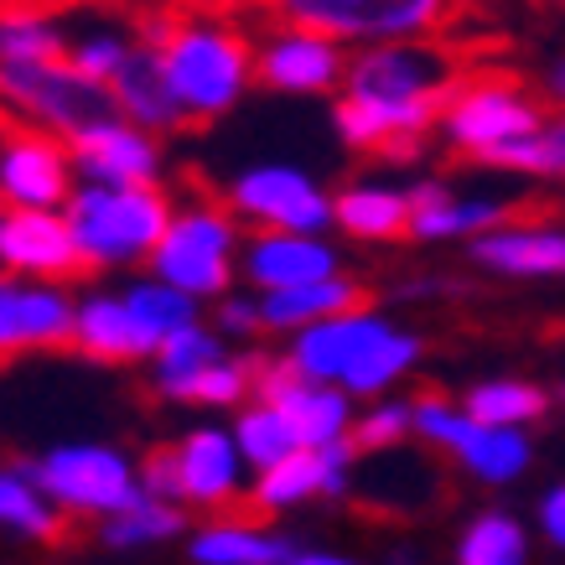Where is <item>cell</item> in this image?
<instances>
[{
    "mask_svg": "<svg viewBox=\"0 0 565 565\" xmlns=\"http://www.w3.org/2000/svg\"><path fill=\"white\" fill-rule=\"evenodd\" d=\"M0 530L21 534V540H42L57 545L68 534V514L47 498V488L32 472H6L0 467Z\"/></svg>",
    "mask_w": 565,
    "mask_h": 565,
    "instance_id": "484cf974",
    "label": "cell"
},
{
    "mask_svg": "<svg viewBox=\"0 0 565 565\" xmlns=\"http://www.w3.org/2000/svg\"><path fill=\"white\" fill-rule=\"evenodd\" d=\"M136 47V26L125 32V26H94V32L84 36H68V63L84 78H94V84H109L115 73H120L125 52Z\"/></svg>",
    "mask_w": 565,
    "mask_h": 565,
    "instance_id": "d590c367",
    "label": "cell"
},
{
    "mask_svg": "<svg viewBox=\"0 0 565 565\" xmlns=\"http://www.w3.org/2000/svg\"><path fill=\"white\" fill-rule=\"evenodd\" d=\"M223 203L234 207V218L255 228H327L332 223V198L311 182L301 167H249L228 182Z\"/></svg>",
    "mask_w": 565,
    "mask_h": 565,
    "instance_id": "4fadbf2b",
    "label": "cell"
},
{
    "mask_svg": "<svg viewBox=\"0 0 565 565\" xmlns=\"http://www.w3.org/2000/svg\"><path fill=\"white\" fill-rule=\"evenodd\" d=\"M63 213L88 270H120L151 259L177 207L156 182H78Z\"/></svg>",
    "mask_w": 565,
    "mask_h": 565,
    "instance_id": "3957f363",
    "label": "cell"
},
{
    "mask_svg": "<svg viewBox=\"0 0 565 565\" xmlns=\"http://www.w3.org/2000/svg\"><path fill=\"white\" fill-rule=\"evenodd\" d=\"M332 223L353 234L363 244H390V239H411V192L394 188H374V182H359V188H343L332 198Z\"/></svg>",
    "mask_w": 565,
    "mask_h": 565,
    "instance_id": "d4e9b609",
    "label": "cell"
},
{
    "mask_svg": "<svg viewBox=\"0 0 565 565\" xmlns=\"http://www.w3.org/2000/svg\"><path fill=\"white\" fill-rule=\"evenodd\" d=\"M550 99H555V104H565V63H561V68H555V73H550Z\"/></svg>",
    "mask_w": 565,
    "mask_h": 565,
    "instance_id": "b9f144b4",
    "label": "cell"
},
{
    "mask_svg": "<svg viewBox=\"0 0 565 565\" xmlns=\"http://www.w3.org/2000/svg\"><path fill=\"white\" fill-rule=\"evenodd\" d=\"M0 270L26 280H73L88 270L63 207H6L0 218Z\"/></svg>",
    "mask_w": 565,
    "mask_h": 565,
    "instance_id": "5bb4252c",
    "label": "cell"
},
{
    "mask_svg": "<svg viewBox=\"0 0 565 565\" xmlns=\"http://www.w3.org/2000/svg\"><path fill=\"white\" fill-rule=\"evenodd\" d=\"M239 259L255 291H286V286L338 275V249L307 234V228H259L255 239L244 244Z\"/></svg>",
    "mask_w": 565,
    "mask_h": 565,
    "instance_id": "d6986e66",
    "label": "cell"
},
{
    "mask_svg": "<svg viewBox=\"0 0 565 565\" xmlns=\"http://www.w3.org/2000/svg\"><path fill=\"white\" fill-rule=\"evenodd\" d=\"M348 52L338 36L270 17V32L255 36V84L275 94H332L343 88Z\"/></svg>",
    "mask_w": 565,
    "mask_h": 565,
    "instance_id": "8fae6325",
    "label": "cell"
},
{
    "mask_svg": "<svg viewBox=\"0 0 565 565\" xmlns=\"http://www.w3.org/2000/svg\"><path fill=\"white\" fill-rule=\"evenodd\" d=\"M467 11H478V0H270V17L338 36L343 47L446 36Z\"/></svg>",
    "mask_w": 565,
    "mask_h": 565,
    "instance_id": "5b68a950",
    "label": "cell"
},
{
    "mask_svg": "<svg viewBox=\"0 0 565 565\" xmlns=\"http://www.w3.org/2000/svg\"><path fill=\"white\" fill-rule=\"evenodd\" d=\"M441 140L451 146L457 161L482 167L498 146H509L519 136L545 130V99H534V88L519 73H488L472 68L457 84L451 104L441 109Z\"/></svg>",
    "mask_w": 565,
    "mask_h": 565,
    "instance_id": "277c9868",
    "label": "cell"
},
{
    "mask_svg": "<svg viewBox=\"0 0 565 565\" xmlns=\"http://www.w3.org/2000/svg\"><path fill=\"white\" fill-rule=\"evenodd\" d=\"M540 519H545V534H550V540H555V545L565 550V488H555V493L545 498Z\"/></svg>",
    "mask_w": 565,
    "mask_h": 565,
    "instance_id": "ab89813d",
    "label": "cell"
},
{
    "mask_svg": "<svg viewBox=\"0 0 565 565\" xmlns=\"http://www.w3.org/2000/svg\"><path fill=\"white\" fill-rule=\"evenodd\" d=\"M26 472L47 488V498L68 519H94V524L130 509L146 493L140 462H130L115 446H57L42 462L26 467Z\"/></svg>",
    "mask_w": 565,
    "mask_h": 565,
    "instance_id": "9c48e42d",
    "label": "cell"
},
{
    "mask_svg": "<svg viewBox=\"0 0 565 565\" xmlns=\"http://www.w3.org/2000/svg\"><path fill=\"white\" fill-rule=\"evenodd\" d=\"M188 555L198 565H343V555L311 550L286 534H265L249 519H218L192 534Z\"/></svg>",
    "mask_w": 565,
    "mask_h": 565,
    "instance_id": "ffe728a7",
    "label": "cell"
},
{
    "mask_svg": "<svg viewBox=\"0 0 565 565\" xmlns=\"http://www.w3.org/2000/svg\"><path fill=\"white\" fill-rule=\"evenodd\" d=\"M182 11H213V17H239V11H270V0H172Z\"/></svg>",
    "mask_w": 565,
    "mask_h": 565,
    "instance_id": "f35d334b",
    "label": "cell"
},
{
    "mask_svg": "<svg viewBox=\"0 0 565 565\" xmlns=\"http://www.w3.org/2000/svg\"><path fill=\"white\" fill-rule=\"evenodd\" d=\"M109 99L120 109L125 120L146 125L156 136H172V130H188V115H182V104H177L172 84H167V68H161V57L146 36H136V47L125 52L120 73L109 78Z\"/></svg>",
    "mask_w": 565,
    "mask_h": 565,
    "instance_id": "44dd1931",
    "label": "cell"
},
{
    "mask_svg": "<svg viewBox=\"0 0 565 565\" xmlns=\"http://www.w3.org/2000/svg\"><path fill=\"white\" fill-rule=\"evenodd\" d=\"M384 332H390L384 317H374V311H363V307H348V311H332V317H317V322H307L301 332H291L286 359L307 379L343 384V374L359 363V353L374 343V338H384Z\"/></svg>",
    "mask_w": 565,
    "mask_h": 565,
    "instance_id": "ac0fdd59",
    "label": "cell"
},
{
    "mask_svg": "<svg viewBox=\"0 0 565 565\" xmlns=\"http://www.w3.org/2000/svg\"><path fill=\"white\" fill-rule=\"evenodd\" d=\"M140 482L146 493L188 503V509H228L244 493V451L234 430L198 426L182 441L156 446L140 462Z\"/></svg>",
    "mask_w": 565,
    "mask_h": 565,
    "instance_id": "52a82bcc",
    "label": "cell"
},
{
    "mask_svg": "<svg viewBox=\"0 0 565 565\" xmlns=\"http://www.w3.org/2000/svg\"><path fill=\"white\" fill-rule=\"evenodd\" d=\"M234 441H239V451H244V467L259 472V467L291 457L296 446H301V436H296V426L286 420L280 405H270V399L255 394V405H244L239 420H234Z\"/></svg>",
    "mask_w": 565,
    "mask_h": 565,
    "instance_id": "4dcf8cb0",
    "label": "cell"
},
{
    "mask_svg": "<svg viewBox=\"0 0 565 565\" xmlns=\"http://www.w3.org/2000/svg\"><path fill=\"white\" fill-rule=\"evenodd\" d=\"M125 301H130V311H136L140 332L151 338V353L167 343L172 332H182L188 322H198V296L167 286L161 275H151V280H136V286L125 291Z\"/></svg>",
    "mask_w": 565,
    "mask_h": 565,
    "instance_id": "1f68e13d",
    "label": "cell"
},
{
    "mask_svg": "<svg viewBox=\"0 0 565 565\" xmlns=\"http://www.w3.org/2000/svg\"><path fill=\"white\" fill-rule=\"evenodd\" d=\"M73 151L63 136L36 125H6L0 130V198L6 207H63L73 198Z\"/></svg>",
    "mask_w": 565,
    "mask_h": 565,
    "instance_id": "7c38bea8",
    "label": "cell"
},
{
    "mask_svg": "<svg viewBox=\"0 0 565 565\" xmlns=\"http://www.w3.org/2000/svg\"><path fill=\"white\" fill-rule=\"evenodd\" d=\"M136 36L156 47L188 125H213L255 84V36L239 32L228 17L182 11L172 0H161L136 17Z\"/></svg>",
    "mask_w": 565,
    "mask_h": 565,
    "instance_id": "7a4b0ae2",
    "label": "cell"
},
{
    "mask_svg": "<svg viewBox=\"0 0 565 565\" xmlns=\"http://www.w3.org/2000/svg\"><path fill=\"white\" fill-rule=\"evenodd\" d=\"M223 332L218 327H203V322H188L182 332H172L167 343L151 353V379H156V394H167L172 384H182L188 374H198L203 363L223 359Z\"/></svg>",
    "mask_w": 565,
    "mask_h": 565,
    "instance_id": "d6a6232c",
    "label": "cell"
},
{
    "mask_svg": "<svg viewBox=\"0 0 565 565\" xmlns=\"http://www.w3.org/2000/svg\"><path fill=\"white\" fill-rule=\"evenodd\" d=\"M353 457H359L353 436H338V441H322V446H296L291 457L259 467L249 498H255L259 514H280V509H296L307 498H338L348 493Z\"/></svg>",
    "mask_w": 565,
    "mask_h": 565,
    "instance_id": "2e32d148",
    "label": "cell"
},
{
    "mask_svg": "<svg viewBox=\"0 0 565 565\" xmlns=\"http://www.w3.org/2000/svg\"><path fill=\"white\" fill-rule=\"evenodd\" d=\"M52 57H68L63 21L36 6H0V68L52 63Z\"/></svg>",
    "mask_w": 565,
    "mask_h": 565,
    "instance_id": "83f0119b",
    "label": "cell"
},
{
    "mask_svg": "<svg viewBox=\"0 0 565 565\" xmlns=\"http://www.w3.org/2000/svg\"><path fill=\"white\" fill-rule=\"evenodd\" d=\"M545 6H565V0H545Z\"/></svg>",
    "mask_w": 565,
    "mask_h": 565,
    "instance_id": "ee69618b",
    "label": "cell"
},
{
    "mask_svg": "<svg viewBox=\"0 0 565 565\" xmlns=\"http://www.w3.org/2000/svg\"><path fill=\"white\" fill-rule=\"evenodd\" d=\"M68 151H73V167H78L84 182H156V177H161L156 130L125 120L120 109L78 125L68 136Z\"/></svg>",
    "mask_w": 565,
    "mask_h": 565,
    "instance_id": "9a60e30c",
    "label": "cell"
},
{
    "mask_svg": "<svg viewBox=\"0 0 565 565\" xmlns=\"http://www.w3.org/2000/svg\"><path fill=\"white\" fill-rule=\"evenodd\" d=\"M182 530H188V503H172V498L156 493H140L130 509L99 519V540L109 550H151L177 540Z\"/></svg>",
    "mask_w": 565,
    "mask_h": 565,
    "instance_id": "4316f807",
    "label": "cell"
},
{
    "mask_svg": "<svg viewBox=\"0 0 565 565\" xmlns=\"http://www.w3.org/2000/svg\"><path fill=\"white\" fill-rule=\"evenodd\" d=\"M530 555L524 545V530H519L509 514H482L462 530V545H457V561L462 565H519Z\"/></svg>",
    "mask_w": 565,
    "mask_h": 565,
    "instance_id": "e575fe53",
    "label": "cell"
},
{
    "mask_svg": "<svg viewBox=\"0 0 565 565\" xmlns=\"http://www.w3.org/2000/svg\"><path fill=\"white\" fill-rule=\"evenodd\" d=\"M0 218H6V198H0Z\"/></svg>",
    "mask_w": 565,
    "mask_h": 565,
    "instance_id": "7bdbcfd3",
    "label": "cell"
},
{
    "mask_svg": "<svg viewBox=\"0 0 565 565\" xmlns=\"http://www.w3.org/2000/svg\"><path fill=\"white\" fill-rule=\"evenodd\" d=\"M561 399H565V384H561Z\"/></svg>",
    "mask_w": 565,
    "mask_h": 565,
    "instance_id": "bcb514c9",
    "label": "cell"
},
{
    "mask_svg": "<svg viewBox=\"0 0 565 565\" xmlns=\"http://www.w3.org/2000/svg\"><path fill=\"white\" fill-rule=\"evenodd\" d=\"M218 332L223 338H255V332H265V322H259V301H244V296H218Z\"/></svg>",
    "mask_w": 565,
    "mask_h": 565,
    "instance_id": "74e56055",
    "label": "cell"
},
{
    "mask_svg": "<svg viewBox=\"0 0 565 565\" xmlns=\"http://www.w3.org/2000/svg\"><path fill=\"white\" fill-rule=\"evenodd\" d=\"M415 436H426L430 446H446L482 482H514L530 467V441L514 426H482L467 411H451L441 394L415 399Z\"/></svg>",
    "mask_w": 565,
    "mask_h": 565,
    "instance_id": "30bf717a",
    "label": "cell"
},
{
    "mask_svg": "<svg viewBox=\"0 0 565 565\" xmlns=\"http://www.w3.org/2000/svg\"><path fill=\"white\" fill-rule=\"evenodd\" d=\"M109 84H94L73 68L68 57L52 63H21V68H0V115L11 125H36L68 140L78 125L109 115Z\"/></svg>",
    "mask_w": 565,
    "mask_h": 565,
    "instance_id": "ba28073f",
    "label": "cell"
},
{
    "mask_svg": "<svg viewBox=\"0 0 565 565\" xmlns=\"http://www.w3.org/2000/svg\"><path fill=\"white\" fill-rule=\"evenodd\" d=\"M467 73H472L467 47L436 36L369 42L343 68V99L332 109L338 136L348 151L405 167L426 151V136L441 125V109Z\"/></svg>",
    "mask_w": 565,
    "mask_h": 565,
    "instance_id": "6da1fadb",
    "label": "cell"
},
{
    "mask_svg": "<svg viewBox=\"0 0 565 565\" xmlns=\"http://www.w3.org/2000/svg\"><path fill=\"white\" fill-rule=\"evenodd\" d=\"M411 430H415V405H374L363 420L348 426V436H353V446H359V457H363V451H390V446H399Z\"/></svg>",
    "mask_w": 565,
    "mask_h": 565,
    "instance_id": "8d00e7d4",
    "label": "cell"
},
{
    "mask_svg": "<svg viewBox=\"0 0 565 565\" xmlns=\"http://www.w3.org/2000/svg\"><path fill=\"white\" fill-rule=\"evenodd\" d=\"M255 394V359H213L203 363L198 374H188L182 384H172L167 390V399H177V405H203V411H234V405H244Z\"/></svg>",
    "mask_w": 565,
    "mask_h": 565,
    "instance_id": "f1b7e54d",
    "label": "cell"
},
{
    "mask_svg": "<svg viewBox=\"0 0 565 565\" xmlns=\"http://www.w3.org/2000/svg\"><path fill=\"white\" fill-rule=\"evenodd\" d=\"M472 259H478L482 270L524 275V280L565 275V234H545V228L514 223V228H498V234L472 239Z\"/></svg>",
    "mask_w": 565,
    "mask_h": 565,
    "instance_id": "cb8c5ba5",
    "label": "cell"
},
{
    "mask_svg": "<svg viewBox=\"0 0 565 565\" xmlns=\"http://www.w3.org/2000/svg\"><path fill=\"white\" fill-rule=\"evenodd\" d=\"M550 399L540 384H524V379H488L478 390H467V405L462 411L482 426H530V420H545L550 415Z\"/></svg>",
    "mask_w": 565,
    "mask_h": 565,
    "instance_id": "f546056e",
    "label": "cell"
},
{
    "mask_svg": "<svg viewBox=\"0 0 565 565\" xmlns=\"http://www.w3.org/2000/svg\"><path fill=\"white\" fill-rule=\"evenodd\" d=\"M348 307H369V291L359 280H348L343 270L307 280V286H286V291H259V322H265V332H280V338H291L317 317H332V311Z\"/></svg>",
    "mask_w": 565,
    "mask_h": 565,
    "instance_id": "603a6c76",
    "label": "cell"
},
{
    "mask_svg": "<svg viewBox=\"0 0 565 565\" xmlns=\"http://www.w3.org/2000/svg\"><path fill=\"white\" fill-rule=\"evenodd\" d=\"M0 130H6V115H0Z\"/></svg>",
    "mask_w": 565,
    "mask_h": 565,
    "instance_id": "f6af8a7d",
    "label": "cell"
},
{
    "mask_svg": "<svg viewBox=\"0 0 565 565\" xmlns=\"http://www.w3.org/2000/svg\"><path fill=\"white\" fill-rule=\"evenodd\" d=\"M73 348H84L99 363H136L151 359V338L140 332L136 311L125 296H84L73 307Z\"/></svg>",
    "mask_w": 565,
    "mask_h": 565,
    "instance_id": "7402d4cb",
    "label": "cell"
},
{
    "mask_svg": "<svg viewBox=\"0 0 565 565\" xmlns=\"http://www.w3.org/2000/svg\"><path fill=\"white\" fill-rule=\"evenodd\" d=\"M415 359H420V338H411V332H384V338H374V343L359 353V363L343 374V390L348 394H379L390 390L399 374H411Z\"/></svg>",
    "mask_w": 565,
    "mask_h": 565,
    "instance_id": "836d02e7",
    "label": "cell"
},
{
    "mask_svg": "<svg viewBox=\"0 0 565 565\" xmlns=\"http://www.w3.org/2000/svg\"><path fill=\"white\" fill-rule=\"evenodd\" d=\"M234 259H239V218L228 203H192L177 207L161 244L151 249V265L167 286L198 296V301H218L234 286Z\"/></svg>",
    "mask_w": 565,
    "mask_h": 565,
    "instance_id": "8992f818",
    "label": "cell"
},
{
    "mask_svg": "<svg viewBox=\"0 0 565 565\" xmlns=\"http://www.w3.org/2000/svg\"><path fill=\"white\" fill-rule=\"evenodd\" d=\"M73 301L63 280H17L0 275V363L32 348L73 343Z\"/></svg>",
    "mask_w": 565,
    "mask_h": 565,
    "instance_id": "e0dca14e",
    "label": "cell"
},
{
    "mask_svg": "<svg viewBox=\"0 0 565 565\" xmlns=\"http://www.w3.org/2000/svg\"><path fill=\"white\" fill-rule=\"evenodd\" d=\"M0 6H36V11H68V6H88V0H0Z\"/></svg>",
    "mask_w": 565,
    "mask_h": 565,
    "instance_id": "60d3db41",
    "label": "cell"
}]
</instances>
